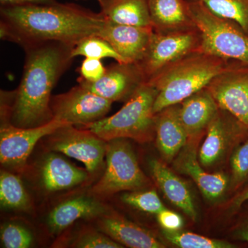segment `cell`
Segmentation results:
<instances>
[{
	"label": "cell",
	"mask_w": 248,
	"mask_h": 248,
	"mask_svg": "<svg viewBox=\"0 0 248 248\" xmlns=\"http://www.w3.org/2000/svg\"><path fill=\"white\" fill-rule=\"evenodd\" d=\"M0 37L22 46L58 41L76 45L99 35L107 19L75 4L1 6Z\"/></svg>",
	"instance_id": "1"
},
{
	"label": "cell",
	"mask_w": 248,
	"mask_h": 248,
	"mask_svg": "<svg viewBox=\"0 0 248 248\" xmlns=\"http://www.w3.org/2000/svg\"><path fill=\"white\" fill-rule=\"evenodd\" d=\"M76 45L58 41L24 47L22 79L11 93L12 102L3 109L9 123L19 128H35L53 120L50 109L52 91L71 66Z\"/></svg>",
	"instance_id": "2"
},
{
	"label": "cell",
	"mask_w": 248,
	"mask_h": 248,
	"mask_svg": "<svg viewBox=\"0 0 248 248\" xmlns=\"http://www.w3.org/2000/svg\"><path fill=\"white\" fill-rule=\"evenodd\" d=\"M230 62L198 50L165 68L147 82L157 91L153 107L155 114L205 89Z\"/></svg>",
	"instance_id": "3"
},
{
	"label": "cell",
	"mask_w": 248,
	"mask_h": 248,
	"mask_svg": "<svg viewBox=\"0 0 248 248\" xmlns=\"http://www.w3.org/2000/svg\"><path fill=\"white\" fill-rule=\"evenodd\" d=\"M156 94L154 86L146 83L113 115L81 128L91 130L107 141L117 138L147 141L155 133L156 114L153 107Z\"/></svg>",
	"instance_id": "4"
},
{
	"label": "cell",
	"mask_w": 248,
	"mask_h": 248,
	"mask_svg": "<svg viewBox=\"0 0 248 248\" xmlns=\"http://www.w3.org/2000/svg\"><path fill=\"white\" fill-rule=\"evenodd\" d=\"M200 31L201 50L228 60L248 63V35L231 20L214 14L201 0H188Z\"/></svg>",
	"instance_id": "5"
},
{
	"label": "cell",
	"mask_w": 248,
	"mask_h": 248,
	"mask_svg": "<svg viewBox=\"0 0 248 248\" xmlns=\"http://www.w3.org/2000/svg\"><path fill=\"white\" fill-rule=\"evenodd\" d=\"M106 157L105 172L93 186V194L107 197L122 191L138 190L146 187L148 179L139 166L128 139L108 141Z\"/></svg>",
	"instance_id": "6"
},
{
	"label": "cell",
	"mask_w": 248,
	"mask_h": 248,
	"mask_svg": "<svg viewBox=\"0 0 248 248\" xmlns=\"http://www.w3.org/2000/svg\"><path fill=\"white\" fill-rule=\"evenodd\" d=\"M201 45L197 29L166 33L154 31L148 50L138 63L147 82L174 62L201 50Z\"/></svg>",
	"instance_id": "7"
},
{
	"label": "cell",
	"mask_w": 248,
	"mask_h": 248,
	"mask_svg": "<svg viewBox=\"0 0 248 248\" xmlns=\"http://www.w3.org/2000/svg\"><path fill=\"white\" fill-rule=\"evenodd\" d=\"M112 104L78 84L66 93L53 96L50 109L53 119L79 127L104 118Z\"/></svg>",
	"instance_id": "8"
},
{
	"label": "cell",
	"mask_w": 248,
	"mask_h": 248,
	"mask_svg": "<svg viewBox=\"0 0 248 248\" xmlns=\"http://www.w3.org/2000/svg\"><path fill=\"white\" fill-rule=\"evenodd\" d=\"M48 147L84 164L88 172H96L107 154V141L88 129L65 125L48 135Z\"/></svg>",
	"instance_id": "9"
},
{
	"label": "cell",
	"mask_w": 248,
	"mask_h": 248,
	"mask_svg": "<svg viewBox=\"0 0 248 248\" xmlns=\"http://www.w3.org/2000/svg\"><path fill=\"white\" fill-rule=\"evenodd\" d=\"M217 105L248 128V63L231 61L206 87Z\"/></svg>",
	"instance_id": "10"
},
{
	"label": "cell",
	"mask_w": 248,
	"mask_h": 248,
	"mask_svg": "<svg viewBox=\"0 0 248 248\" xmlns=\"http://www.w3.org/2000/svg\"><path fill=\"white\" fill-rule=\"evenodd\" d=\"M248 135V128L229 112L218 109L209 124L199 161L204 167L218 164Z\"/></svg>",
	"instance_id": "11"
},
{
	"label": "cell",
	"mask_w": 248,
	"mask_h": 248,
	"mask_svg": "<svg viewBox=\"0 0 248 248\" xmlns=\"http://www.w3.org/2000/svg\"><path fill=\"white\" fill-rule=\"evenodd\" d=\"M65 125L68 124L55 119L35 128H19L10 123L4 124L0 131L1 165L11 169H22L36 143Z\"/></svg>",
	"instance_id": "12"
},
{
	"label": "cell",
	"mask_w": 248,
	"mask_h": 248,
	"mask_svg": "<svg viewBox=\"0 0 248 248\" xmlns=\"http://www.w3.org/2000/svg\"><path fill=\"white\" fill-rule=\"evenodd\" d=\"M78 81L85 89L112 103L126 102L147 83L138 63L118 62L107 67L105 74L97 81L89 82L79 77Z\"/></svg>",
	"instance_id": "13"
},
{
	"label": "cell",
	"mask_w": 248,
	"mask_h": 248,
	"mask_svg": "<svg viewBox=\"0 0 248 248\" xmlns=\"http://www.w3.org/2000/svg\"><path fill=\"white\" fill-rule=\"evenodd\" d=\"M153 33V28L123 25L107 20L98 35L107 40L125 63H138L144 57Z\"/></svg>",
	"instance_id": "14"
},
{
	"label": "cell",
	"mask_w": 248,
	"mask_h": 248,
	"mask_svg": "<svg viewBox=\"0 0 248 248\" xmlns=\"http://www.w3.org/2000/svg\"><path fill=\"white\" fill-rule=\"evenodd\" d=\"M175 169L179 172L192 178L207 200L217 201L224 195L231 181L224 173L207 172L198 161L195 148L184 147L174 161Z\"/></svg>",
	"instance_id": "15"
},
{
	"label": "cell",
	"mask_w": 248,
	"mask_h": 248,
	"mask_svg": "<svg viewBox=\"0 0 248 248\" xmlns=\"http://www.w3.org/2000/svg\"><path fill=\"white\" fill-rule=\"evenodd\" d=\"M151 25L160 33L197 29L188 0H147Z\"/></svg>",
	"instance_id": "16"
},
{
	"label": "cell",
	"mask_w": 248,
	"mask_h": 248,
	"mask_svg": "<svg viewBox=\"0 0 248 248\" xmlns=\"http://www.w3.org/2000/svg\"><path fill=\"white\" fill-rule=\"evenodd\" d=\"M156 146L165 161L170 162L186 146L189 137L179 116V104L166 108L155 116Z\"/></svg>",
	"instance_id": "17"
},
{
	"label": "cell",
	"mask_w": 248,
	"mask_h": 248,
	"mask_svg": "<svg viewBox=\"0 0 248 248\" xmlns=\"http://www.w3.org/2000/svg\"><path fill=\"white\" fill-rule=\"evenodd\" d=\"M98 221L99 231L116 242L132 248H166L151 232L117 215L108 213Z\"/></svg>",
	"instance_id": "18"
},
{
	"label": "cell",
	"mask_w": 248,
	"mask_h": 248,
	"mask_svg": "<svg viewBox=\"0 0 248 248\" xmlns=\"http://www.w3.org/2000/svg\"><path fill=\"white\" fill-rule=\"evenodd\" d=\"M108 213L106 205L92 197H78L59 204L49 213L47 225L53 234H60L77 220L101 217Z\"/></svg>",
	"instance_id": "19"
},
{
	"label": "cell",
	"mask_w": 248,
	"mask_h": 248,
	"mask_svg": "<svg viewBox=\"0 0 248 248\" xmlns=\"http://www.w3.org/2000/svg\"><path fill=\"white\" fill-rule=\"evenodd\" d=\"M219 107L206 88L179 104V116L189 138L206 130Z\"/></svg>",
	"instance_id": "20"
},
{
	"label": "cell",
	"mask_w": 248,
	"mask_h": 248,
	"mask_svg": "<svg viewBox=\"0 0 248 248\" xmlns=\"http://www.w3.org/2000/svg\"><path fill=\"white\" fill-rule=\"evenodd\" d=\"M149 166L152 175L166 198L196 221L197 210L187 184L159 160H151Z\"/></svg>",
	"instance_id": "21"
},
{
	"label": "cell",
	"mask_w": 248,
	"mask_h": 248,
	"mask_svg": "<svg viewBox=\"0 0 248 248\" xmlns=\"http://www.w3.org/2000/svg\"><path fill=\"white\" fill-rule=\"evenodd\" d=\"M88 170L80 169L60 155L49 154L40 169L41 181L45 190L56 192L70 188L89 178Z\"/></svg>",
	"instance_id": "22"
},
{
	"label": "cell",
	"mask_w": 248,
	"mask_h": 248,
	"mask_svg": "<svg viewBox=\"0 0 248 248\" xmlns=\"http://www.w3.org/2000/svg\"><path fill=\"white\" fill-rule=\"evenodd\" d=\"M101 14L115 24L153 28L147 0H97Z\"/></svg>",
	"instance_id": "23"
},
{
	"label": "cell",
	"mask_w": 248,
	"mask_h": 248,
	"mask_svg": "<svg viewBox=\"0 0 248 248\" xmlns=\"http://www.w3.org/2000/svg\"><path fill=\"white\" fill-rule=\"evenodd\" d=\"M0 202L4 208L27 210L31 208V200L20 178L12 173L1 171Z\"/></svg>",
	"instance_id": "24"
},
{
	"label": "cell",
	"mask_w": 248,
	"mask_h": 248,
	"mask_svg": "<svg viewBox=\"0 0 248 248\" xmlns=\"http://www.w3.org/2000/svg\"><path fill=\"white\" fill-rule=\"evenodd\" d=\"M211 12L239 25L248 35V0H201Z\"/></svg>",
	"instance_id": "25"
},
{
	"label": "cell",
	"mask_w": 248,
	"mask_h": 248,
	"mask_svg": "<svg viewBox=\"0 0 248 248\" xmlns=\"http://www.w3.org/2000/svg\"><path fill=\"white\" fill-rule=\"evenodd\" d=\"M72 55L73 58L79 56L99 60L111 58L116 62H125L107 40L97 35L88 36L80 40L75 46Z\"/></svg>",
	"instance_id": "26"
},
{
	"label": "cell",
	"mask_w": 248,
	"mask_h": 248,
	"mask_svg": "<svg viewBox=\"0 0 248 248\" xmlns=\"http://www.w3.org/2000/svg\"><path fill=\"white\" fill-rule=\"evenodd\" d=\"M171 244L182 248H234L236 245L221 239H211L187 232L163 231Z\"/></svg>",
	"instance_id": "27"
},
{
	"label": "cell",
	"mask_w": 248,
	"mask_h": 248,
	"mask_svg": "<svg viewBox=\"0 0 248 248\" xmlns=\"http://www.w3.org/2000/svg\"><path fill=\"white\" fill-rule=\"evenodd\" d=\"M230 162L231 187L233 190L244 188L248 185V135L233 149Z\"/></svg>",
	"instance_id": "28"
},
{
	"label": "cell",
	"mask_w": 248,
	"mask_h": 248,
	"mask_svg": "<svg viewBox=\"0 0 248 248\" xmlns=\"http://www.w3.org/2000/svg\"><path fill=\"white\" fill-rule=\"evenodd\" d=\"M122 200L140 211L156 215L165 208L155 190L128 192L122 195Z\"/></svg>",
	"instance_id": "29"
},
{
	"label": "cell",
	"mask_w": 248,
	"mask_h": 248,
	"mask_svg": "<svg viewBox=\"0 0 248 248\" xmlns=\"http://www.w3.org/2000/svg\"><path fill=\"white\" fill-rule=\"evenodd\" d=\"M1 244L6 248H28L33 244V236L27 228L16 223H8L1 228Z\"/></svg>",
	"instance_id": "30"
},
{
	"label": "cell",
	"mask_w": 248,
	"mask_h": 248,
	"mask_svg": "<svg viewBox=\"0 0 248 248\" xmlns=\"http://www.w3.org/2000/svg\"><path fill=\"white\" fill-rule=\"evenodd\" d=\"M79 248H122V245L104 234L102 231H87L81 233L72 244Z\"/></svg>",
	"instance_id": "31"
},
{
	"label": "cell",
	"mask_w": 248,
	"mask_h": 248,
	"mask_svg": "<svg viewBox=\"0 0 248 248\" xmlns=\"http://www.w3.org/2000/svg\"><path fill=\"white\" fill-rule=\"evenodd\" d=\"M107 68L104 66L102 60L85 58L79 67L80 78L85 81L94 82L100 79L105 74Z\"/></svg>",
	"instance_id": "32"
},
{
	"label": "cell",
	"mask_w": 248,
	"mask_h": 248,
	"mask_svg": "<svg viewBox=\"0 0 248 248\" xmlns=\"http://www.w3.org/2000/svg\"><path fill=\"white\" fill-rule=\"evenodd\" d=\"M160 226L168 231H177L182 228L184 221L182 217L165 208L156 215Z\"/></svg>",
	"instance_id": "33"
},
{
	"label": "cell",
	"mask_w": 248,
	"mask_h": 248,
	"mask_svg": "<svg viewBox=\"0 0 248 248\" xmlns=\"http://www.w3.org/2000/svg\"><path fill=\"white\" fill-rule=\"evenodd\" d=\"M58 2L57 0H0L1 6H19L27 5L51 4Z\"/></svg>",
	"instance_id": "34"
},
{
	"label": "cell",
	"mask_w": 248,
	"mask_h": 248,
	"mask_svg": "<svg viewBox=\"0 0 248 248\" xmlns=\"http://www.w3.org/2000/svg\"><path fill=\"white\" fill-rule=\"evenodd\" d=\"M248 202V185L242 190L238 192L236 196L231 201L230 209L232 213L240 210L243 205Z\"/></svg>",
	"instance_id": "35"
},
{
	"label": "cell",
	"mask_w": 248,
	"mask_h": 248,
	"mask_svg": "<svg viewBox=\"0 0 248 248\" xmlns=\"http://www.w3.org/2000/svg\"><path fill=\"white\" fill-rule=\"evenodd\" d=\"M234 236L241 241L248 243V215L244 217L234 231Z\"/></svg>",
	"instance_id": "36"
}]
</instances>
